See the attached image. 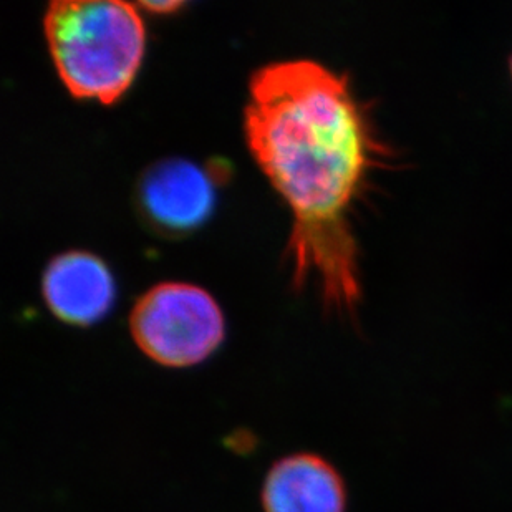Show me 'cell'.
<instances>
[{"label": "cell", "instance_id": "cell-1", "mask_svg": "<svg viewBox=\"0 0 512 512\" xmlns=\"http://www.w3.org/2000/svg\"><path fill=\"white\" fill-rule=\"evenodd\" d=\"M244 133L254 160L290 213L297 287L315 279L324 304L352 314L362 299L355 204L387 160L348 80L312 60L259 68L251 78Z\"/></svg>", "mask_w": 512, "mask_h": 512}, {"label": "cell", "instance_id": "cell-2", "mask_svg": "<svg viewBox=\"0 0 512 512\" xmlns=\"http://www.w3.org/2000/svg\"><path fill=\"white\" fill-rule=\"evenodd\" d=\"M50 55L70 95L112 105L145 55L140 10L121 0H55L45 12Z\"/></svg>", "mask_w": 512, "mask_h": 512}, {"label": "cell", "instance_id": "cell-3", "mask_svg": "<svg viewBox=\"0 0 512 512\" xmlns=\"http://www.w3.org/2000/svg\"><path fill=\"white\" fill-rule=\"evenodd\" d=\"M131 337L146 357L168 368H188L211 357L226 335L218 302L201 287L155 285L136 300Z\"/></svg>", "mask_w": 512, "mask_h": 512}, {"label": "cell", "instance_id": "cell-4", "mask_svg": "<svg viewBox=\"0 0 512 512\" xmlns=\"http://www.w3.org/2000/svg\"><path fill=\"white\" fill-rule=\"evenodd\" d=\"M138 201L146 219L161 231L186 234L213 213V179L191 161H160L141 176Z\"/></svg>", "mask_w": 512, "mask_h": 512}, {"label": "cell", "instance_id": "cell-5", "mask_svg": "<svg viewBox=\"0 0 512 512\" xmlns=\"http://www.w3.org/2000/svg\"><path fill=\"white\" fill-rule=\"evenodd\" d=\"M261 504L264 512H345L347 488L339 469L324 456L299 451L272 463Z\"/></svg>", "mask_w": 512, "mask_h": 512}, {"label": "cell", "instance_id": "cell-6", "mask_svg": "<svg viewBox=\"0 0 512 512\" xmlns=\"http://www.w3.org/2000/svg\"><path fill=\"white\" fill-rule=\"evenodd\" d=\"M50 312L65 324L88 327L110 312L115 299L113 277L97 256L83 251L60 254L42 281Z\"/></svg>", "mask_w": 512, "mask_h": 512}, {"label": "cell", "instance_id": "cell-7", "mask_svg": "<svg viewBox=\"0 0 512 512\" xmlns=\"http://www.w3.org/2000/svg\"><path fill=\"white\" fill-rule=\"evenodd\" d=\"M138 7L148 10L150 14H173L184 7V4L183 2H141Z\"/></svg>", "mask_w": 512, "mask_h": 512}, {"label": "cell", "instance_id": "cell-8", "mask_svg": "<svg viewBox=\"0 0 512 512\" xmlns=\"http://www.w3.org/2000/svg\"><path fill=\"white\" fill-rule=\"evenodd\" d=\"M509 72H511V78H512V55H511V58H509Z\"/></svg>", "mask_w": 512, "mask_h": 512}]
</instances>
